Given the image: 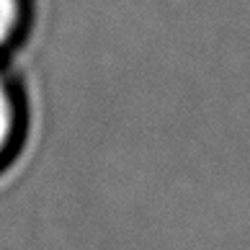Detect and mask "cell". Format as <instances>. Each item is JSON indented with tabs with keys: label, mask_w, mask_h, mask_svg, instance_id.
Returning <instances> with one entry per match:
<instances>
[{
	"label": "cell",
	"mask_w": 250,
	"mask_h": 250,
	"mask_svg": "<svg viewBox=\"0 0 250 250\" xmlns=\"http://www.w3.org/2000/svg\"><path fill=\"white\" fill-rule=\"evenodd\" d=\"M23 132V104L13 78L0 64V165L16 150Z\"/></svg>",
	"instance_id": "obj_1"
},
{
	"label": "cell",
	"mask_w": 250,
	"mask_h": 250,
	"mask_svg": "<svg viewBox=\"0 0 250 250\" xmlns=\"http://www.w3.org/2000/svg\"><path fill=\"white\" fill-rule=\"evenodd\" d=\"M29 23V0H0V57L11 52Z\"/></svg>",
	"instance_id": "obj_2"
}]
</instances>
